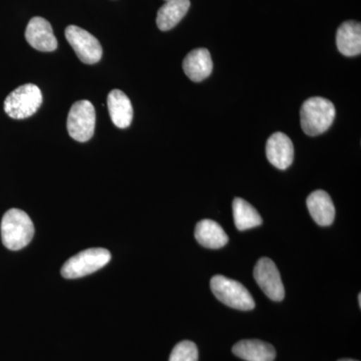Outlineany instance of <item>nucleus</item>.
Segmentation results:
<instances>
[{"instance_id": "f257e3e1", "label": "nucleus", "mask_w": 361, "mask_h": 361, "mask_svg": "<svg viewBox=\"0 0 361 361\" xmlns=\"http://www.w3.org/2000/svg\"><path fill=\"white\" fill-rule=\"evenodd\" d=\"M1 240L9 250L18 251L30 243L35 235V226L30 216L20 209H11L2 217Z\"/></svg>"}, {"instance_id": "f03ea898", "label": "nucleus", "mask_w": 361, "mask_h": 361, "mask_svg": "<svg viewBox=\"0 0 361 361\" xmlns=\"http://www.w3.org/2000/svg\"><path fill=\"white\" fill-rule=\"evenodd\" d=\"M336 118V106L322 97H313L304 102L300 109V123L306 135L315 137L331 127Z\"/></svg>"}, {"instance_id": "7ed1b4c3", "label": "nucleus", "mask_w": 361, "mask_h": 361, "mask_svg": "<svg viewBox=\"0 0 361 361\" xmlns=\"http://www.w3.org/2000/svg\"><path fill=\"white\" fill-rule=\"evenodd\" d=\"M211 290L218 300L234 310L250 311L255 308V301L250 292L235 280L216 275L211 279Z\"/></svg>"}, {"instance_id": "20e7f679", "label": "nucleus", "mask_w": 361, "mask_h": 361, "mask_svg": "<svg viewBox=\"0 0 361 361\" xmlns=\"http://www.w3.org/2000/svg\"><path fill=\"white\" fill-rule=\"evenodd\" d=\"M42 90L37 85H20L6 97L4 111L14 120H23L37 113L42 106Z\"/></svg>"}, {"instance_id": "39448f33", "label": "nucleus", "mask_w": 361, "mask_h": 361, "mask_svg": "<svg viewBox=\"0 0 361 361\" xmlns=\"http://www.w3.org/2000/svg\"><path fill=\"white\" fill-rule=\"evenodd\" d=\"M111 258V253L106 249H87L66 261L61 268V275L66 279L87 276L104 267Z\"/></svg>"}, {"instance_id": "423d86ee", "label": "nucleus", "mask_w": 361, "mask_h": 361, "mask_svg": "<svg viewBox=\"0 0 361 361\" xmlns=\"http://www.w3.org/2000/svg\"><path fill=\"white\" fill-rule=\"evenodd\" d=\"M68 134L75 141H90L96 128V110L89 101H78L73 104L68 116Z\"/></svg>"}, {"instance_id": "0eeeda50", "label": "nucleus", "mask_w": 361, "mask_h": 361, "mask_svg": "<svg viewBox=\"0 0 361 361\" xmlns=\"http://www.w3.org/2000/svg\"><path fill=\"white\" fill-rule=\"evenodd\" d=\"M65 35L80 61L94 65L101 61L103 47L94 35L75 25L68 26Z\"/></svg>"}, {"instance_id": "6e6552de", "label": "nucleus", "mask_w": 361, "mask_h": 361, "mask_svg": "<svg viewBox=\"0 0 361 361\" xmlns=\"http://www.w3.org/2000/svg\"><path fill=\"white\" fill-rule=\"evenodd\" d=\"M254 278L264 292L266 296L273 301H282L285 289L277 266L269 258H261L254 268Z\"/></svg>"}, {"instance_id": "1a4fd4ad", "label": "nucleus", "mask_w": 361, "mask_h": 361, "mask_svg": "<svg viewBox=\"0 0 361 361\" xmlns=\"http://www.w3.org/2000/svg\"><path fill=\"white\" fill-rule=\"evenodd\" d=\"M25 39L33 49L39 51L51 52L58 47V40L51 23L39 16L32 18L26 26Z\"/></svg>"}, {"instance_id": "9d476101", "label": "nucleus", "mask_w": 361, "mask_h": 361, "mask_svg": "<svg viewBox=\"0 0 361 361\" xmlns=\"http://www.w3.org/2000/svg\"><path fill=\"white\" fill-rule=\"evenodd\" d=\"M268 161L279 170H286L293 163L294 147L290 137L283 133H274L266 145Z\"/></svg>"}, {"instance_id": "9b49d317", "label": "nucleus", "mask_w": 361, "mask_h": 361, "mask_svg": "<svg viewBox=\"0 0 361 361\" xmlns=\"http://www.w3.org/2000/svg\"><path fill=\"white\" fill-rule=\"evenodd\" d=\"M183 70L192 82H200L210 77L213 71L210 52L206 49H197L189 52L183 61Z\"/></svg>"}, {"instance_id": "f8f14e48", "label": "nucleus", "mask_w": 361, "mask_h": 361, "mask_svg": "<svg viewBox=\"0 0 361 361\" xmlns=\"http://www.w3.org/2000/svg\"><path fill=\"white\" fill-rule=\"evenodd\" d=\"M307 208L311 217L319 226H330L336 219V207L329 193L322 190L312 192L308 196Z\"/></svg>"}, {"instance_id": "ddd939ff", "label": "nucleus", "mask_w": 361, "mask_h": 361, "mask_svg": "<svg viewBox=\"0 0 361 361\" xmlns=\"http://www.w3.org/2000/svg\"><path fill=\"white\" fill-rule=\"evenodd\" d=\"M108 109L111 122L116 127L126 129L132 123L134 116L132 103L122 90H114L109 94Z\"/></svg>"}, {"instance_id": "4468645a", "label": "nucleus", "mask_w": 361, "mask_h": 361, "mask_svg": "<svg viewBox=\"0 0 361 361\" xmlns=\"http://www.w3.org/2000/svg\"><path fill=\"white\" fill-rule=\"evenodd\" d=\"M336 45L345 56H355L361 52V25L357 21L348 20L337 30Z\"/></svg>"}, {"instance_id": "2eb2a0df", "label": "nucleus", "mask_w": 361, "mask_h": 361, "mask_svg": "<svg viewBox=\"0 0 361 361\" xmlns=\"http://www.w3.org/2000/svg\"><path fill=\"white\" fill-rule=\"evenodd\" d=\"M237 357L245 361H274L276 351L269 343L257 339L239 341L232 348Z\"/></svg>"}, {"instance_id": "dca6fc26", "label": "nucleus", "mask_w": 361, "mask_h": 361, "mask_svg": "<svg viewBox=\"0 0 361 361\" xmlns=\"http://www.w3.org/2000/svg\"><path fill=\"white\" fill-rule=\"evenodd\" d=\"M190 0H169L161 6L157 14V25L161 32L174 28L189 11Z\"/></svg>"}, {"instance_id": "f3484780", "label": "nucleus", "mask_w": 361, "mask_h": 361, "mask_svg": "<svg viewBox=\"0 0 361 361\" xmlns=\"http://www.w3.org/2000/svg\"><path fill=\"white\" fill-rule=\"evenodd\" d=\"M195 238L202 246L209 249H220L227 245L229 238L224 229L213 220H202L196 225Z\"/></svg>"}, {"instance_id": "a211bd4d", "label": "nucleus", "mask_w": 361, "mask_h": 361, "mask_svg": "<svg viewBox=\"0 0 361 361\" xmlns=\"http://www.w3.org/2000/svg\"><path fill=\"white\" fill-rule=\"evenodd\" d=\"M233 216L235 226L239 231L258 227L263 222L258 211L251 204L241 198H236L233 201Z\"/></svg>"}, {"instance_id": "6ab92c4d", "label": "nucleus", "mask_w": 361, "mask_h": 361, "mask_svg": "<svg viewBox=\"0 0 361 361\" xmlns=\"http://www.w3.org/2000/svg\"><path fill=\"white\" fill-rule=\"evenodd\" d=\"M199 353L194 342L184 341L173 349L169 361H198Z\"/></svg>"}, {"instance_id": "aec40b11", "label": "nucleus", "mask_w": 361, "mask_h": 361, "mask_svg": "<svg viewBox=\"0 0 361 361\" xmlns=\"http://www.w3.org/2000/svg\"><path fill=\"white\" fill-rule=\"evenodd\" d=\"M358 303H360V307H361V295L358 294Z\"/></svg>"}, {"instance_id": "412c9836", "label": "nucleus", "mask_w": 361, "mask_h": 361, "mask_svg": "<svg viewBox=\"0 0 361 361\" xmlns=\"http://www.w3.org/2000/svg\"><path fill=\"white\" fill-rule=\"evenodd\" d=\"M338 361H357V360H341Z\"/></svg>"}, {"instance_id": "4be33fe9", "label": "nucleus", "mask_w": 361, "mask_h": 361, "mask_svg": "<svg viewBox=\"0 0 361 361\" xmlns=\"http://www.w3.org/2000/svg\"><path fill=\"white\" fill-rule=\"evenodd\" d=\"M165 1H169V0H165Z\"/></svg>"}]
</instances>
